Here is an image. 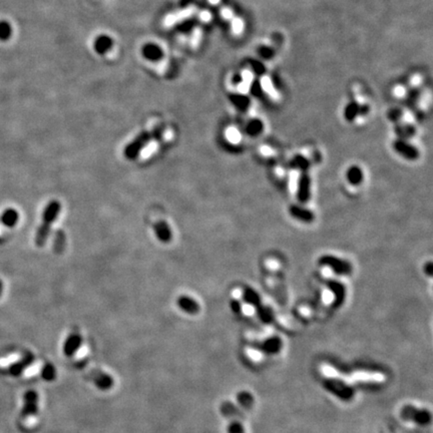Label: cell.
<instances>
[{
  "label": "cell",
  "mask_w": 433,
  "mask_h": 433,
  "mask_svg": "<svg viewBox=\"0 0 433 433\" xmlns=\"http://www.w3.org/2000/svg\"><path fill=\"white\" fill-rule=\"evenodd\" d=\"M322 387L342 402H351L356 395L354 385L342 378L326 376L321 381Z\"/></svg>",
  "instance_id": "6da1fadb"
},
{
  "label": "cell",
  "mask_w": 433,
  "mask_h": 433,
  "mask_svg": "<svg viewBox=\"0 0 433 433\" xmlns=\"http://www.w3.org/2000/svg\"><path fill=\"white\" fill-rule=\"evenodd\" d=\"M61 211V204L57 200L49 202L42 214V222L39 228L38 229L36 236V244L38 247H42L46 243V240L49 236L51 226L54 222L57 219Z\"/></svg>",
  "instance_id": "7a4b0ae2"
},
{
  "label": "cell",
  "mask_w": 433,
  "mask_h": 433,
  "mask_svg": "<svg viewBox=\"0 0 433 433\" xmlns=\"http://www.w3.org/2000/svg\"><path fill=\"white\" fill-rule=\"evenodd\" d=\"M400 419L419 426H428L432 421L431 411L427 408L417 407L413 404H405L399 411Z\"/></svg>",
  "instance_id": "3957f363"
},
{
  "label": "cell",
  "mask_w": 433,
  "mask_h": 433,
  "mask_svg": "<svg viewBox=\"0 0 433 433\" xmlns=\"http://www.w3.org/2000/svg\"><path fill=\"white\" fill-rule=\"evenodd\" d=\"M249 348L260 352L266 356H275L281 353L284 347L283 339L278 335H272L265 339L252 341L249 343Z\"/></svg>",
  "instance_id": "277c9868"
},
{
  "label": "cell",
  "mask_w": 433,
  "mask_h": 433,
  "mask_svg": "<svg viewBox=\"0 0 433 433\" xmlns=\"http://www.w3.org/2000/svg\"><path fill=\"white\" fill-rule=\"evenodd\" d=\"M319 265L327 267L338 276H349L352 273V265L344 259L333 255H323L319 258Z\"/></svg>",
  "instance_id": "5b68a950"
},
{
  "label": "cell",
  "mask_w": 433,
  "mask_h": 433,
  "mask_svg": "<svg viewBox=\"0 0 433 433\" xmlns=\"http://www.w3.org/2000/svg\"><path fill=\"white\" fill-rule=\"evenodd\" d=\"M153 137V133L150 132H143L138 134L132 142H131L124 151L125 157L128 160H134L136 159L142 151L148 146V144L151 142V138Z\"/></svg>",
  "instance_id": "8992f818"
},
{
  "label": "cell",
  "mask_w": 433,
  "mask_h": 433,
  "mask_svg": "<svg viewBox=\"0 0 433 433\" xmlns=\"http://www.w3.org/2000/svg\"><path fill=\"white\" fill-rule=\"evenodd\" d=\"M39 397L37 391L28 390L23 395V407L21 416L24 419L33 418L38 413Z\"/></svg>",
  "instance_id": "52a82bcc"
},
{
  "label": "cell",
  "mask_w": 433,
  "mask_h": 433,
  "mask_svg": "<svg viewBox=\"0 0 433 433\" xmlns=\"http://www.w3.org/2000/svg\"><path fill=\"white\" fill-rule=\"evenodd\" d=\"M90 379L94 386L100 391L111 390L114 385V379L112 375L100 369H94L90 374Z\"/></svg>",
  "instance_id": "ba28073f"
},
{
  "label": "cell",
  "mask_w": 433,
  "mask_h": 433,
  "mask_svg": "<svg viewBox=\"0 0 433 433\" xmlns=\"http://www.w3.org/2000/svg\"><path fill=\"white\" fill-rule=\"evenodd\" d=\"M83 343L82 336L77 332H73L69 334L63 342L62 353L65 357L72 358L80 349Z\"/></svg>",
  "instance_id": "9c48e42d"
},
{
  "label": "cell",
  "mask_w": 433,
  "mask_h": 433,
  "mask_svg": "<svg viewBox=\"0 0 433 433\" xmlns=\"http://www.w3.org/2000/svg\"><path fill=\"white\" fill-rule=\"evenodd\" d=\"M393 149L395 151L400 154L406 160L414 161L419 158V151L417 148H415L411 144L407 143L403 138H398L393 143Z\"/></svg>",
  "instance_id": "30bf717a"
},
{
  "label": "cell",
  "mask_w": 433,
  "mask_h": 433,
  "mask_svg": "<svg viewBox=\"0 0 433 433\" xmlns=\"http://www.w3.org/2000/svg\"><path fill=\"white\" fill-rule=\"evenodd\" d=\"M326 285L328 289L331 291L333 295L332 306L335 309H339L346 300V288L345 286L335 280H327Z\"/></svg>",
  "instance_id": "8fae6325"
},
{
  "label": "cell",
  "mask_w": 433,
  "mask_h": 433,
  "mask_svg": "<svg viewBox=\"0 0 433 433\" xmlns=\"http://www.w3.org/2000/svg\"><path fill=\"white\" fill-rule=\"evenodd\" d=\"M297 199L301 204H306L310 200L311 197V178L308 171H302L299 181H298V188H297Z\"/></svg>",
  "instance_id": "7c38bea8"
},
{
  "label": "cell",
  "mask_w": 433,
  "mask_h": 433,
  "mask_svg": "<svg viewBox=\"0 0 433 433\" xmlns=\"http://www.w3.org/2000/svg\"><path fill=\"white\" fill-rule=\"evenodd\" d=\"M177 305L183 312H185V313L188 315H197L199 314V312L201 310L198 301L187 295L180 296L177 300Z\"/></svg>",
  "instance_id": "4fadbf2b"
},
{
  "label": "cell",
  "mask_w": 433,
  "mask_h": 433,
  "mask_svg": "<svg viewBox=\"0 0 433 433\" xmlns=\"http://www.w3.org/2000/svg\"><path fill=\"white\" fill-rule=\"evenodd\" d=\"M153 231L155 236H157L158 240L164 244H168L172 239V231L169 227V225L164 221L160 220L153 224Z\"/></svg>",
  "instance_id": "5bb4252c"
},
{
  "label": "cell",
  "mask_w": 433,
  "mask_h": 433,
  "mask_svg": "<svg viewBox=\"0 0 433 433\" xmlns=\"http://www.w3.org/2000/svg\"><path fill=\"white\" fill-rule=\"evenodd\" d=\"M289 213L294 219L303 223H311L315 219V215L313 212H311L310 210L299 205H292L289 207Z\"/></svg>",
  "instance_id": "9a60e30c"
},
{
  "label": "cell",
  "mask_w": 433,
  "mask_h": 433,
  "mask_svg": "<svg viewBox=\"0 0 433 433\" xmlns=\"http://www.w3.org/2000/svg\"><path fill=\"white\" fill-rule=\"evenodd\" d=\"M236 400H237V403L240 408L246 409V410L251 409L253 407V405L255 404L254 395L250 391H247V390L239 391L236 396Z\"/></svg>",
  "instance_id": "2e32d148"
},
{
  "label": "cell",
  "mask_w": 433,
  "mask_h": 433,
  "mask_svg": "<svg viewBox=\"0 0 433 433\" xmlns=\"http://www.w3.org/2000/svg\"><path fill=\"white\" fill-rule=\"evenodd\" d=\"M242 298H243V301L246 304L254 307L255 309H257L260 305H262L261 296H260V294L257 291H255L253 288L247 287L243 291V295H242Z\"/></svg>",
  "instance_id": "e0dca14e"
},
{
  "label": "cell",
  "mask_w": 433,
  "mask_h": 433,
  "mask_svg": "<svg viewBox=\"0 0 433 433\" xmlns=\"http://www.w3.org/2000/svg\"><path fill=\"white\" fill-rule=\"evenodd\" d=\"M143 56L149 60L157 61L163 57V50L157 44L149 43L143 47Z\"/></svg>",
  "instance_id": "ac0fdd59"
},
{
  "label": "cell",
  "mask_w": 433,
  "mask_h": 433,
  "mask_svg": "<svg viewBox=\"0 0 433 433\" xmlns=\"http://www.w3.org/2000/svg\"><path fill=\"white\" fill-rule=\"evenodd\" d=\"M346 179L352 186H359L364 180V174L358 166H352L346 171Z\"/></svg>",
  "instance_id": "d6986e66"
},
{
  "label": "cell",
  "mask_w": 433,
  "mask_h": 433,
  "mask_svg": "<svg viewBox=\"0 0 433 433\" xmlns=\"http://www.w3.org/2000/svg\"><path fill=\"white\" fill-rule=\"evenodd\" d=\"M19 221V213L16 210L9 207V209L5 210L1 215V223L3 226L7 228H13L16 226V224Z\"/></svg>",
  "instance_id": "ffe728a7"
},
{
  "label": "cell",
  "mask_w": 433,
  "mask_h": 433,
  "mask_svg": "<svg viewBox=\"0 0 433 433\" xmlns=\"http://www.w3.org/2000/svg\"><path fill=\"white\" fill-rule=\"evenodd\" d=\"M113 42V39L108 36H100L94 41V50L99 55H103L108 53L112 48Z\"/></svg>",
  "instance_id": "44dd1931"
},
{
  "label": "cell",
  "mask_w": 433,
  "mask_h": 433,
  "mask_svg": "<svg viewBox=\"0 0 433 433\" xmlns=\"http://www.w3.org/2000/svg\"><path fill=\"white\" fill-rule=\"evenodd\" d=\"M40 376L46 382H53L57 377V370L53 363L46 362L41 367Z\"/></svg>",
  "instance_id": "7402d4cb"
},
{
  "label": "cell",
  "mask_w": 433,
  "mask_h": 433,
  "mask_svg": "<svg viewBox=\"0 0 433 433\" xmlns=\"http://www.w3.org/2000/svg\"><path fill=\"white\" fill-rule=\"evenodd\" d=\"M257 315L259 320L264 324H271L274 321V312L273 310L265 305H260L257 309Z\"/></svg>",
  "instance_id": "603a6c76"
},
{
  "label": "cell",
  "mask_w": 433,
  "mask_h": 433,
  "mask_svg": "<svg viewBox=\"0 0 433 433\" xmlns=\"http://www.w3.org/2000/svg\"><path fill=\"white\" fill-rule=\"evenodd\" d=\"M230 99L233 102V105L240 111L245 112L250 107V99L245 94H234L230 95Z\"/></svg>",
  "instance_id": "cb8c5ba5"
},
{
  "label": "cell",
  "mask_w": 433,
  "mask_h": 433,
  "mask_svg": "<svg viewBox=\"0 0 433 433\" xmlns=\"http://www.w3.org/2000/svg\"><path fill=\"white\" fill-rule=\"evenodd\" d=\"M360 110H361V105H359L356 101H352L345 108L344 117L347 119L348 122H353L354 119L360 116Z\"/></svg>",
  "instance_id": "d4e9b609"
},
{
  "label": "cell",
  "mask_w": 433,
  "mask_h": 433,
  "mask_svg": "<svg viewBox=\"0 0 433 433\" xmlns=\"http://www.w3.org/2000/svg\"><path fill=\"white\" fill-rule=\"evenodd\" d=\"M264 130V124L262 123L261 119L259 118H253L246 126V132L250 136H257L261 133Z\"/></svg>",
  "instance_id": "484cf974"
},
{
  "label": "cell",
  "mask_w": 433,
  "mask_h": 433,
  "mask_svg": "<svg viewBox=\"0 0 433 433\" xmlns=\"http://www.w3.org/2000/svg\"><path fill=\"white\" fill-rule=\"evenodd\" d=\"M290 167L294 169H299L302 171H308V169L310 168V162L307 158H305L302 154H297L294 157L290 162Z\"/></svg>",
  "instance_id": "4316f807"
},
{
  "label": "cell",
  "mask_w": 433,
  "mask_h": 433,
  "mask_svg": "<svg viewBox=\"0 0 433 433\" xmlns=\"http://www.w3.org/2000/svg\"><path fill=\"white\" fill-rule=\"evenodd\" d=\"M228 433H246L244 424L237 418H231L227 426Z\"/></svg>",
  "instance_id": "83f0119b"
},
{
  "label": "cell",
  "mask_w": 433,
  "mask_h": 433,
  "mask_svg": "<svg viewBox=\"0 0 433 433\" xmlns=\"http://www.w3.org/2000/svg\"><path fill=\"white\" fill-rule=\"evenodd\" d=\"M397 134L401 137H411L415 134V129L411 125H400L396 127Z\"/></svg>",
  "instance_id": "f1b7e54d"
},
{
  "label": "cell",
  "mask_w": 433,
  "mask_h": 433,
  "mask_svg": "<svg viewBox=\"0 0 433 433\" xmlns=\"http://www.w3.org/2000/svg\"><path fill=\"white\" fill-rule=\"evenodd\" d=\"M261 85H262L263 91H265V92H266L267 94H269L271 96H273V97H277V93H276V91H275V89H274V85H273V83H272V81H271V79H270L269 77H267V76L263 77L262 82H261Z\"/></svg>",
  "instance_id": "f546056e"
},
{
  "label": "cell",
  "mask_w": 433,
  "mask_h": 433,
  "mask_svg": "<svg viewBox=\"0 0 433 433\" xmlns=\"http://www.w3.org/2000/svg\"><path fill=\"white\" fill-rule=\"evenodd\" d=\"M11 26L8 22L5 21H1L0 22V39L1 40H6L10 38L11 36Z\"/></svg>",
  "instance_id": "4dcf8cb0"
},
{
  "label": "cell",
  "mask_w": 433,
  "mask_h": 433,
  "mask_svg": "<svg viewBox=\"0 0 433 433\" xmlns=\"http://www.w3.org/2000/svg\"><path fill=\"white\" fill-rule=\"evenodd\" d=\"M258 53H259L260 56L264 59H271L272 57H274V55H275L274 49L270 46H267V45L260 46Z\"/></svg>",
  "instance_id": "1f68e13d"
},
{
  "label": "cell",
  "mask_w": 433,
  "mask_h": 433,
  "mask_svg": "<svg viewBox=\"0 0 433 433\" xmlns=\"http://www.w3.org/2000/svg\"><path fill=\"white\" fill-rule=\"evenodd\" d=\"M230 308L232 310V312L236 315H239L242 313V310H243V306H242V303L237 300V299H232L230 301Z\"/></svg>",
  "instance_id": "d6a6232c"
},
{
  "label": "cell",
  "mask_w": 433,
  "mask_h": 433,
  "mask_svg": "<svg viewBox=\"0 0 433 433\" xmlns=\"http://www.w3.org/2000/svg\"><path fill=\"white\" fill-rule=\"evenodd\" d=\"M243 21H242L240 19H234L232 21V30L234 31V33H241L243 31Z\"/></svg>",
  "instance_id": "836d02e7"
},
{
  "label": "cell",
  "mask_w": 433,
  "mask_h": 433,
  "mask_svg": "<svg viewBox=\"0 0 433 433\" xmlns=\"http://www.w3.org/2000/svg\"><path fill=\"white\" fill-rule=\"evenodd\" d=\"M250 62H251L252 67L254 68L255 73H257L258 75H262L266 72V67L261 62H259L257 60H251Z\"/></svg>",
  "instance_id": "e575fe53"
},
{
  "label": "cell",
  "mask_w": 433,
  "mask_h": 433,
  "mask_svg": "<svg viewBox=\"0 0 433 433\" xmlns=\"http://www.w3.org/2000/svg\"><path fill=\"white\" fill-rule=\"evenodd\" d=\"M401 116H402V112L399 111V110H392V111L389 113V117H390L392 120H397V119H399Z\"/></svg>",
  "instance_id": "d590c367"
},
{
  "label": "cell",
  "mask_w": 433,
  "mask_h": 433,
  "mask_svg": "<svg viewBox=\"0 0 433 433\" xmlns=\"http://www.w3.org/2000/svg\"><path fill=\"white\" fill-rule=\"evenodd\" d=\"M222 16L226 19H233V11L229 8H224L222 10Z\"/></svg>",
  "instance_id": "8d00e7d4"
},
{
  "label": "cell",
  "mask_w": 433,
  "mask_h": 433,
  "mask_svg": "<svg viewBox=\"0 0 433 433\" xmlns=\"http://www.w3.org/2000/svg\"><path fill=\"white\" fill-rule=\"evenodd\" d=\"M424 273L427 275V276H432V273H433V265H432V263L431 262H428L426 265H425V267H424Z\"/></svg>",
  "instance_id": "74e56055"
},
{
  "label": "cell",
  "mask_w": 433,
  "mask_h": 433,
  "mask_svg": "<svg viewBox=\"0 0 433 433\" xmlns=\"http://www.w3.org/2000/svg\"><path fill=\"white\" fill-rule=\"evenodd\" d=\"M211 19H212V15H211V13L210 12H207V11H203L202 13H201V19L203 20V21H209V20H211Z\"/></svg>",
  "instance_id": "f35d334b"
},
{
  "label": "cell",
  "mask_w": 433,
  "mask_h": 433,
  "mask_svg": "<svg viewBox=\"0 0 433 433\" xmlns=\"http://www.w3.org/2000/svg\"><path fill=\"white\" fill-rule=\"evenodd\" d=\"M404 93H405V91L402 86H397V88H395V90H394V94L397 96H402L404 94Z\"/></svg>",
  "instance_id": "ab89813d"
},
{
  "label": "cell",
  "mask_w": 433,
  "mask_h": 433,
  "mask_svg": "<svg viewBox=\"0 0 433 433\" xmlns=\"http://www.w3.org/2000/svg\"><path fill=\"white\" fill-rule=\"evenodd\" d=\"M421 82V78L418 76V75H415L413 78H412V83L414 84V85H417V84H419Z\"/></svg>",
  "instance_id": "60d3db41"
},
{
  "label": "cell",
  "mask_w": 433,
  "mask_h": 433,
  "mask_svg": "<svg viewBox=\"0 0 433 433\" xmlns=\"http://www.w3.org/2000/svg\"><path fill=\"white\" fill-rule=\"evenodd\" d=\"M2 292H3V283L1 280H0V296H1Z\"/></svg>",
  "instance_id": "b9f144b4"
},
{
  "label": "cell",
  "mask_w": 433,
  "mask_h": 433,
  "mask_svg": "<svg viewBox=\"0 0 433 433\" xmlns=\"http://www.w3.org/2000/svg\"><path fill=\"white\" fill-rule=\"evenodd\" d=\"M209 1H210L212 4H218V3L220 2V0H209Z\"/></svg>",
  "instance_id": "7bdbcfd3"
}]
</instances>
